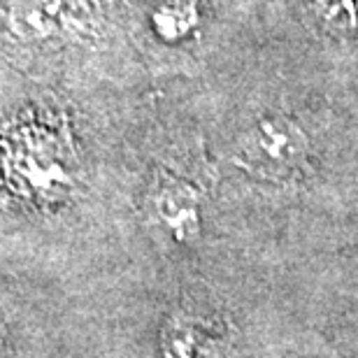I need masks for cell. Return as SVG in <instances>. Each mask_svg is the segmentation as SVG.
I'll return each mask as SVG.
<instances>
[{
  "mask_svg": "<svg viewBox=\"0 0 358 358\" xmlns=\"http://www.w3.org/2000/svg\"><path fill=\"white\" fill-rule=\"evenodd\" d=\"M310 138L296 121L282 114L263 117L240 140L238 161L249 175L270 184H291L310 166Z\"/></svg>",
  "mask_w": 358,
  "mask_h": 358,
  "instance_id": "obj_1",
  "label": "cell"
},
{
  "mask_svg": "<svg viewBox=\"0 0 358 358\" xmlns=\"http://www.w3.org/2000/svg\"><path fill=\"white\" fill-rule=\"evenodd\" d=\"M145 221L163 245L186 247L200 235V193L175 175H156L145 196Z\"/></svg>",
  "mask_w": 358,
  "mask_h": 358,
  "instance_id": "obj_2",
  "label": "cell"
},
{
  "mask_svg": "<svg viewBox=\"0 0 358 358\" xmlns=\"http://www.w3.org/2000/svg\"><path fill=\"white\" fill-rule=\"evenodd\" d=\"M233 331L221 317L179 307L163 319L159 358H228Z\"/></svg>",
  "mask_w": 358,
  "mask_h": 358,
  "instance_id": "obj_3",
  "label": "cell"
},
{
  "mask_svg": "<svg viewBox=\"0 0 358 358\" xmlns=\"http://www.w3.org/2000/svg\"><path fill=\"white\" fill-rule=\"evenodd\" d=\"M333 358H342V356H333ZM345 358H358V356H345Z\"/></svg>",
  "mask_w": 358,
  "mask_h": 358,
  "instance_id": "obj_4",
  "label": "cell"
}]
</instances>
